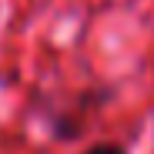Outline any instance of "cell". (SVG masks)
Segmentation results:
<instances>
[{
    "label": "cell",
    "mask_w": 154,
    "mask_h": 154,
    "mask_svg": "<svg viewBox=\"0 0 154 154\" xmlns=\"http://www.w3.org/2000/svg\"><path fill=\"white\" fill-rule=\"evenodd\" d=\"M81 154H127L121 144H94V147H87V151H81Z\"/></svg>",
    "instance_id": "6da1fadb"
}]
</instances>
